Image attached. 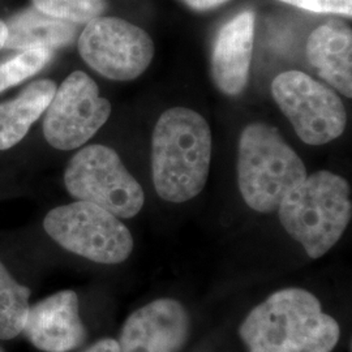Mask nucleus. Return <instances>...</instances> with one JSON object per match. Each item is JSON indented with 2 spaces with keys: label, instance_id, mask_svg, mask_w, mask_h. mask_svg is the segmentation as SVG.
I'll use <instances>...</instances> for the list:
<instances>
[{
  "label": "nucleus",
  "instance_id": "nucleus-11",
  "mask_svg": "<svg viewBox=\"0 0 352 352\" xmlns=\"http://www.w3.org/2000/svg\"><path fill=\"white\" fill-rule=\"evenodd\" d=\"M23 333L43 352H69L87 338L76 292L60 291L29 308Z\"/></svg>",
  "mask_w": 352,
  "mask_h": 352
},
{
  "label": "nucleus",
  "instance_id": "nucleus-21",
  "mask_svg": "<svg viewBox=\"0 0 352 352\" xmlns=\"http://www.w3.org/2000/svg\"><path fill=\"white\" fill-rule=\"evenodd\" d=\"M85 352H119V344L115 340L106 338L97 342L96 344L89 347Z\"/></svg>",
  "mask_w": 352,
  "mask_h": 352
},
{
  "label": "nucleus",
  "instance_id": "nucleus-22",
  "mask_svg": "<svg viewBox=\"0 0 352 352\" xmlns=\"http://www.w3.org/2000/svg\"><path fill=\"white\" fill-rule=\"evenodd\" d=\"M8 37V29H7V24L4 21L0 20V51L4 49L6 41Z\"/></svg>",
  "mask_w": 352,
  "mask_h": 352
},
{
  "label": "nucleus",
  "instance_id": "nucleus-3",
  "mask_svg": "<svg viewBox=\"0 0 352 352\" xmlns=\"http://www.w3.org/2000/svg\"><path fill=\"white\" fill-rule=\"evenodd\" d=\"M279 221L311 258L337 244L351 221L350 184L342 176L318 171L307 176L278 208Z\"/></svg>",
  "mask_w": 352,
  "mask_h": 352
},
{
  "label": "nucleus",
  "instance_id": "nucleus-15",
  "mask_svg": "<svg viewBox=\"0 0 352 352\" xmlns=\"http://www.w3.org/2000/svg\"><path fill=\"white\" fill-rule=\"evenodd\" d=\"M6 24L8 37L4 47L12 50H54L69 43L77 33L75 24L50 17L34 7L13 14Z\"/></svg>",
  "mask_w": 352,
  "mask_h": 352
},
{
  "label": "nucleus",
  "instance_id": "nucleus-6",
  "mask_svg": "<svg viewBox=\"0 0 352 352\" xmlns=\"http://www.w3.org/2000/svg\"><path fill=\"white\" fill-rule=\"evenodd\" d=\"M64 184L77 201L94 204L118 218L138 215L145 202L142 187L119 154L103 145L77 151L65 168Z\"/></svg>",
  "mask_w": 352,
  "mask_h": 352
},
{
  "label": "nucleus",
  "instance_id": "nucleus-4",
  "mask_svg": "<svg viewBox=\"0 0 352 352\" xmlns=\"http://www.w3.org/2000/svg\"><path fill=\"white\" fill-rule=\"evenodd\" d=\"M307 177V168L277 128L251 123L241 131L238 183L245 204L258 213L277 212Z\"/></svg>",
  "mask_w": 352,
  "mask_h": 352
},
{
  "label": "nucleus",
  "instance_id": "nucleus-17",
  "mask_svg": "<svg viewBox=\"0 0 352 352\" xmlns=\"http://www.w3.org/2000/svg\"><path fill=\"white\" fill-rule=\"evenodd\" d=\"M34 8L72 24H88L107 10L106 0H32Z\"/></svg>",
  "mask_w": 352,
  "mask_h": 352
},
{
  "label": "nucleus",
  "instance_id": "nucleus-1",
  "mask_svg": "<svg viewBox=\"0 0 352 352\" xmlns=\"http://www.w3.org/2000/svg\"><path fill=\"white\" fill-rule=\"evenodd\" d=\"M239 334L250 352H331L340 329L314 294L285 289L254 307Z\"/></svg>",
  "mask_w": 352,
  "mask_h": 352
},
{
  "label": "nucleus",
  "instance_id": "nucleus-12",
  "mask_svg": "<svg viewBox=\"0 0 352 352\" xmlns=\"http://www.w3.org/2000/svg\"><path fill=\"white\" fill-rule=\"evenodd\" d=\"M254 41V13L241 12L218 33L212 52V78L227 96H238L251 69Z\"/></svg>",
  "mask_w": 352,
  "mask_h": 352
},
{
  "label": "nucleus",
  "instance_id": "nucleus-7",
  "mask_svg": "<svg viewBox=\"0 0 352 352\" xmlns=\"http://www.w3.org/2000/svg\"><path fill=\"white\" fill-rule=\"evenodd\" d=\"M273 98L296 135L308 145L338 139L347 124L346 107L337 93L300 71H287L272 82Z\"/></svg>",
  "mask_w": 352,
  "mask_h": 352
},
{
  "label": "nucleus",
  "instance_id": "nucleus-9",
  "mask_svg": "<svg viewBox=\"0 0 352 352\" xmlns=\"http://www.w3.org/2000/svg\"><path fill=\"white\" fill-rule=\"evenodd\" d=\"M43 135L52 148L74 151L91 139L109 120L111 104L85 72L68 76L46 109Z\"/></svg>",
  "mask_w": 352,
  "mask_h": 352
},
{
  "label": "nucleus",
  "instance_id": "nucleus-18",
  "mask_svg": "<svg viewBox=\"0 0 352 352\" xmlns=\"http://www.w3.org/2000/svg\"><path fill=\"white\" fill-rule=\"evenodd\" d=\"M52 50L29 49L0 64V93L38 74L49 63Z\"/></svg>",
  "mask_w": 352,
  "mask_h": 352
},
{
  "label": "nucleus",
  "instance_id": "nucleus-5",
  "mask_svg": "<svg viewBox=\"0 0 352 352\" xmlns=\"http://www.w3.org/2000/svg\"><path fill=\"white\" fill-rule=\"evenodd\" d=\"M43 228L64 250L98 264H120L133 251V238L126 225L90 202L52 209L45 217Z\"/></svg>",
  "mask_w": 352,
  "mask_h": 352
},
{
  "label": "nucleus",
  "instance_id": "nucleus-13",
  "mask_svg": "<svg viewBox=\"0 0 352 352\" xmlns=\"http://www.w3.org/2000/svg\"><path fill=\"white\" fill-rule=\"evenodd\" d=\"M307 56L320 77L344 97H352L351 28L342 21H329L312 32Z\"/></svg>",
  "mask_w": 352,
  "mask_h": 352
},
{
  "label": "nucleus",
  "instance_id": "nucleus-20",
  "mask_svg": "<svg viewBox=\"0 0 352 352\" xmlns=\"http://www.w3.org/2000/svg\"><path fill=\"white\" fill-rule=\"evenodd\" d=\"M183 1L196 11H209L226 4L230 0H183Z\"/></svg>",
  "mask_w": 352,
  "mask_h": 352
},
{
  "label": "nucleus",
  "instance_id": "nucleus-16",
  "mask_svg": "<svg viewBox=\"0 0 352 352\" xmlns=\"http://www.w3.org/2000/svg\"><path fill=\"white\" fill-rule=\"evenodd\" d=\"M30 289L17 283L0 263V340H8L23 333L29 312Z\"/></svg>",
  "mask_w": 352,
  "mask_h": 352
},
{
  "label": "nucleus",
  "instance_id": "nucleus-14",
  "mask_svg": "<svg viewBox=\"0 0 352 352\" xmlns=\"http://www.w3.org/2000/svg\"><path fill=\"white\" fill-rule=\"evenodd\" d=\"M56 91L51 80H37L29 84L12 101L0 103V151H7L24 139Z\"/></svg>",
  "mask_w": 352,
  "mask_h": 352
},
{
  "label": "nucleus",
  "instance_id": "nucleus-23",
  "mask_svg": "<svg viewBox=\"0 0 352 352\" xmlns=\"http://www.w3.org/2000/svg\"><path fill=\"white\" fill-rule=\"evenodd\" d=\"M0 352H3V351H1V350H0Z\"/></svg>",
  "mask_w": 352,
  "mask_h": 352
},
{
  "label": "nucleus",
  "instance_id": "nucleus-2",
  "mask_svg": "<svg viewBox=\"0 0 352 352\" xmlns=\"http://www.w3.org/2000/svg\"><path fill=\"white\" fill-rule=\"evenodd\" d=\"M212 131L200 113L186 107L166 110L151 138V170L164 201H189L201 193L210 170Z\"/></svg>",
  "mask_w": 352,
  "mask_h": 352
},
{
  "label": "nucleus",
  "instance_id": "nucleus-10",
  "mask_svg": "<svg viewBox=\"0 0 352 352\" xmlns=\"http://www.w3.org/2000/svg\"><path fill=\"white\" fill-rule=\"evenodd\" d=\"M189 327L188 314L177 300H154L126 318L119 352H179L188 340Z\"/></svg>",
  "mask_w": 352,
  "mask_h": 352
},
{
  "label": "nucleus",
  "instance_id": "nucleus-19",
  "mask_svg": "<svg viewBox=\"0 0 352 352\" xmlns=\"http://www.w3.org/2000/svg\"><path fill=\"white\" fill-rule=\"evenodd\" d=\"M294 7L316 13H352V0H280Z\"/></svg>",
  "mask_w": 352,
  "mask_h": 352
},
{
  "label": "nucleus",
  "instance_id": "nucleus-8",
  "mask_svg": "<svg viewBox=\"0 0 352 352\" xmlns=\"http://www.w3.org/2000/svg\"><path fill=\"white\" fill-rule=\"evenodd\" d=\"M82 60L100 75L131 81L142 75L154 56V43L140 26L118 17L100 16L89 21L78 38Z\"/></svg>",
  "mask_w": 352,
  "mask_h": 352
}]
</instances>
